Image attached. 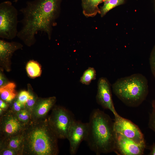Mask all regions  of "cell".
Returning <instances> with one entry per match:
<instances>
[{"mask_svg": "<svg viewBox=\"0 0 155 155\" xmlns=\"http://www.w3.org/2000/svg\"><path fill=\"white\" fill-rule=\"evenodd\" d=\"M88 123H84L75 120L71 125L68 133L67 139L69 143V152L72 155L75 154L79 146L86 138Z\"/></svg>", "mask_w": 155, "mask_h": 155, "instance_id": "9c48e42d", "label": "cell"}, {"mask_svg": "<svg viewBox=\"0 0 155 155\" xmlns=\"http://www.w3.org/2000/svg\"><path fill=\"white\" fill-rule=\"evenodd\" d=\"M26 71L28 76L32 78L40 76L42 73V69L40 65L34 60L29 61L26 65Z\"/></svg>", "mask_w": 155, "mask_h": 155, "instance_id": "e0dca14e", "label": "cell"}, {"mask_svg": "<svg viewBox=\"0 0 155 155\" xmlns=\"http://www.w3.org/2000/svg\"><path fill=\"white\" fill-rule=\"evenodd\" d=\"M96 100L98 104L103 108L110 110L114 115L118 114L112 100L111 85L106 78H100L98 80Z\"/></svg>", "mask_w": 155, "mask_h": 155, "instance_id": "8fae6325", "label": "cell"}, {"mask_svg": "<svg viewBox=\"0 0 155 155\" xmlns=\"http://www.w3.org/2000/svg\"><path fill=\"white\" fill-rule=\"evenodd\" d=\"M114 152L118 155H142L146 148V143H136L122 134L116 133Z\"/></svg>", "mask_w": 155, "mask_h": 155, "instance_id": "30bf717a", "label": "cell"}, {"mask_svg": "<svg viewBox=\"0 0 155 155\" xmlns=\"http://www.w3.org/2000/svg\"><path fill=\"white\" fill-rule=\"evenodd\" d=\"M150 152L149 155H155V143H154L149 148Z\"/></svg>", "mask_w": 155, "mask_h": 155, "instance_id": "f1b7e54d", "label": "cell"}, {"mask_svg": "<svg viewBox=\"0 0 155 155\" xmlns=\"http://www.w3.org/2000/svg\"><path fill=\"white\" fill-rule=\"evenodd\" d=\"M24 139V132L19 134L1 138L0 149L9 148L21 152L22 154Z\"/></svg>", "mask_w": 155, "mask_h": 155, "instance_id": "5bb4252c", "label": "cell"}, {"mask_svg": "<svg viewBox=\"0 0 155 155\" xmlns=\"http://www.w3.org/2000/svg\"><path fill=\"white\" fill-rule=\"evenodd\" d=\"M56 102V98L54 96L45 98H38L31 111V122L46 118L48 112L54 106Z\"/></svg>", "mask_w": 155, "mask_h": 155, "instance_id": "7c38bea8", "label": "cell"}, {"mask_svg": "<svg viewBox=\"0 0 155 155\" xmlns=\"http://www.w3.org/2000/svg\"><path fill=\"white\" fill-rule=\"evenodd\" d=\"M20 43L16 42H8L0 40V65L6 71L10 70L11 59L13 53L23 47Z\"/></svg>", "mask_w": 155, "mask_h": 155, "instance_id": "4fadbf2b", "label": "cell"}, {"mask_svg": "<svg viewBox=\"0 0 155 155\" xmlns=\"http://www.w3.org/2000/svg\"><path fill=\"white\" fill-rule=\"evenodd\" d=\"M87 135L85 140L90 149L97 155L114 152L116 132L114 121L99 109L91 113Z\"/></svg>", "mask_w": 155, "mask_h": 155, "instance_id": "7a4b0ae2", "label": "cell"}, {"mask_svg": "<svg viewBox=\"0 0 155 155\" xmlns=\"http://www.w3.org/2000/svg\"><path fill=\"white\" fill-rule=\"evenodd\" d=\"M29 96V93L28 91L23 90L18 93L17 98L21 103L25 106Z\"/></svg>", "mask_w": 155, "mask_h": 155, "instance_id": "cb8c5ba5", "label": "cell"}, {"mask_svg": "<svg viewBox=\"0 0 155 155\" xmlns=\"http://www.w3.org/2000/svg\"><path fill=\"white\" fill-rule=\"evenodd\" d=\"M10 106V104L0 98V108H1L5 112L7 111Z\"/></svg>", "mask_w": 155, "mask_h": 155, "instance_id": "4316f807", "label": "cell"}, {"mask_svg": "<svg viewBox=\"0 0 155 155\" xmlns=\"http://www.w3.org/2000/svg\"><path fill=\"white\" fill-rule=\"evenodd\" d=\"M27 125L19 121L16 113L7 111L0 117V139L22 133Z\"/></svg>", "mask_w": 155, "mask_h": 155, "instance_id": "ba28073f", "label": "cell"}, {"mask_svg": "<svg viewBox=\"0 0 155 155\" xmlns=\"http://www.w3.org/2000/svg\"><path fill=\"white\" fill-rule=\"evenodd\" d=\"M1 71L0 73V87L5 85L9 82Z\"/></svg>", "mask_w": 155, "mask_h": 155, "instance_id": "83f0119b", "label": "cell"}, {"mask_svg": "<svg viewBox=\"0 0 155 155\" xmlns=\"http://www.w3.org/2000/svg\"><path fill=\"white\" fill-rule=\"evenodd\" d=\"M125 0H105L103 5L100 9L101 17L104 16L113 8L124 3Z\"/></svg>", "mask_w": 155, "mask_h": 155, "instance_id": "ac0fdd59", "label": "cell"}, {"mask_svg": "<svg viewBox=\"0 0 155 155\" xmlns=\"http://www.w3.org/2000/svg\"><path fill=\"white\" fill-rule=\"evenodd\" d=\"M25 108V106L21 103L16 98L10 104L8 111L16 113Z\"/></svg>", "mask_w": 155, "mask_h": 155, "instance_id": "603a6c76", "label": "cell"}, {"mask_svg": "<svg viewBox=\"0 0 155 155\" xmlns=\"http://www.w3.org/2000/svg\"><path fill=\"white\" fill-rule=\"evenodd\" d=\"M112 87L116 96L126 105L131 107L141 104L149 92L147 79L139 73L119 78Z\"/></svg>", "mask_w": 155, "mask_h": 155, "instance_id": "277c9868", "label": "cell"}, {"mask_svg": "<svg viewBox=\"0 0 155 155\" xmlns=\"http://www.w3.org/2000/svg\"><path fill=\"white\" fill-rule=\"evenodd\" d=\"M114 116V129L116 133L122 134L138 144L145 142L144 135L137 126L118 114Z\"/></svg>", "mask_w": 155, "mask_h": 155, "instance_id": "52a82bcc", "label": "cell"}, {"mask_svg": "<svg viewBox=\"0 0 155 155\" xmlns=\"http://www.w3.org/2000/svg\"><path fill=\"white\" fill-rule=\"evenodd\" d=\"M16 85L13 82H9L0 87V98L9 104L16 98L18 93L16 90Z\"/></svg>", "mask_w": 155, "mask_h": 155, "instance_id": "2e32d148", "label": "cell"}, {"mask_svg": "<svg viewBox=\"0 0 155 155\" xmlns=\"http://www.w3.org/2000/svg\"><path fill=\"white\" fill-rule=\"evenodd\" d=\"M96 72L94 68L90 67L85 70L81 77L80 82L83 84L89 85L96 79Z\"/></svg>", "mask_w": 155, "mask_h": 155, "instance_id": "d6986e66", "label": "cell"}, {"mask_svg": "<svg viewBox=\"0 0 155 155\" xmlns=\"http://www.w3.org/2000/svg\"><path fill=\"white\" fill-rule=\"evenodd\" d=\"M151 104L152 110L149 116L148 126L155 133V99L152 101Z\"/></svg>", "mask_w": 155, "mask_h": 155, "instance_id": "7402d4cb", "label": "cell"}, {"mask_svg": "<svg viewBox=\"0 0 155 155\" xmlns=\"http://www.w3.org/2000/svg\"><path fill=\"white\" fill-rule=\"evenodd\" d=\"M149 63L151 72L155 78V45L150 55Z\"/></svg>", "mask_w": 155, "mask_h": 155, "instance_id": "d4e9b609", "label": "cell"}, {"mask_svg": "<svg viewBox=\"0 0 155 155\" xmlns=\"http://www.w3.org/2000/svg\"><path fill=\"white\" fill-rule=\"evenodd\" d=\"M49 123L58 139H67L69 129L75 121L73 113L65 108L54 106L47 117Z\"/></svg>", "mask_w": 155, "mask_h": 155, "instance_id": "8992f818", "label": "cell"}, {"mask_svg": "<svg viewBox=\"0 0 155 155\" xmlns=\"http://www.w3.org/2000/svg\"><path fill=\"white\" fill-rule=\"evenodd\" d=\"M28 91L29 93L28 99L25 104V108L31 112L38 98L36 94L34 92L30 84L27 85Z\"/></svg>", "mask_w": 155, "mask_h": 155, "instance_id": "ffe728a7", "label": "cell"}, {"mask_svg": "<svg viewBox=\"0 0 155 155\" xmlns=\"http://www.w3.org/2000/svg\"><path fill=\"white\" fill-rule=\"evenodd\" d=\"M62 0H34L28 1L20 11L23 15L19 22L22 27L17 37L28 46L36 42V35L39 32L46 33L51 38L53 27L57 25Z\"/></svg>", "mask_w": 155, "mask_h": 155, "instance_id": "6da1fadb", "label": "cell"}, {"mask_svg": "<svg viewBox=\"0 0 155 155\" xmlns=\"http://www.w3.org/2000/svg\"><path fill=\"white\" fill-rule=\"evenodd\" d=\"M18 12L11 2L6 1L0 4V37L12 39L17 36Z\"/></svg>", "mask_w": 155, "mask_h": 155, "instance_id": "5b68a950", "label": "cell"}, {"mask_svg": "<svg viewBox=\"0 0 155 155\" xmlns=\"http://www.w3.org/2000/svg\"><path fill=\"white\" fill-rule=\"evenodd\" d=\"M22 155H57L59 139L51 127L47 117L32 122L24 132Z\"/></svg>", "mask_w": 155, "mask_h": 155, "instance_id": "3957f363", "label": "cell"}, {"mask_svg": "<svg viewBox=\"0 0 155 155\" xmlns=\"http://www.w3.org/2000/svg\"><path fill=\"white\" fill-rule=\"evenodd\" d=\"M105 0H81L83 14L86 17H93L100 13L99 4Z\"/></svg>", "mask_w": 155, "mask_h": 155, "instance_id": "9a60e30c", "label": "cell"}, {"mask_svg": "<svg viewBox=\"0 0 155 155\" xmlns=\"http://www.w3.org/2000/svg\"><path fill=\"white\" fill-rule=\"evenodd\" d=\"M0 155H22L20 151L9 148H3L0 149Z\"/></svg>", "mask_w": 155, "mask_h": 155, "instance_id": "484cf974", "label": "cell"}, {"mask_svg": "<svg viewBox=\"0 0 155 155\" xmlns=\"http://www.w3.org/2000/svg\"><path fill=\"white\" fill-rule=\"evenodd\" d=\"M16 114L19 121L24 124L28 125L31 123V113L26 108Z\"/></svg>", "mask_w": 155, "mask_h": 155, "instance_id": "44dd1931", "label": "cell"}]
</instances>
